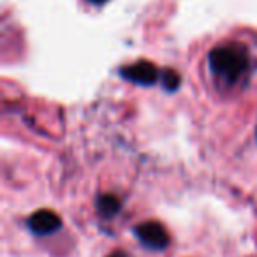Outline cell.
<instances>
[{
    "mask_svg": "<svg viewBox=\"0 0 257 257\" xmlns=\"http://www.w3.org/2000/svg\"><path fill=\"white\" fill-rule=\"evenodd\" d=\"M210 67L217 76L232 83L248 69V57L243 48H215L210 53Z\"/></svg>",
    "mask_w": 257,
    "mask_h": 257,
    "instance_id": "1",
    "label": "cell"
},
{
    "mask_svg": "<svg viewBox=\"0 0 257 257\" xmlns=\"http://www.w3.org/2000/svg\"><path fill=\"white\" fill-rule=\"evenodd\" d=\"M134 236L138 238V241L148 250H155L161 252L169 246V234L164 229V225L159 224L155 220H148L143 224H138L134 227Z\"/></svg>",
    "mask_w": 257,
    "mask_h": 257,
    "instance_id": "2",
    "label": "cell"
},
{
    "mask_svg": "<svg viewBox=\"0 0 257 257\" xmlns=\"http://www.w3.org/2000/svg\"><path fill=\"white\" fill-rule=\"evenodd\" d=\"M27 224L36 236H50L62 227V218L51 210H39L30 215Z\"/></svg>",
    "mask_w": 257,
    "mask_h": 257,
    "instance_id": "3",
    "label": "cell"
},
{
    "mask_svg": "<svg viewBox=\"0 0 257 257\" xmlns=\"http://www.w3.org/2000/svg\"><path fill=\"white\" fill-rule=\"evenodd\" d=\"M121 76L127 78L128 81L138 83V85L150 86L157 81L159 71L154 64H150V62H136V64L127 65V67L121 69Z\"/></svg>",
    "mask_w": 257,
    "mask_h": 257,
    "instance_id": "4",
    "label": "cell"
},
{
    "mask_svg": "<svg viewBox=\"0 0 257 257\" xmlns=\"http://www.w3.org/2000/svg\"><path fill=\"white\" fill-rule=\"evenodd\" d=\"M95 208H97V213H99L100 217L109 220V218L116 217V215L120 213L121 203L116 196H113V194H100L95 201Z\"/></svg>",
    "mask_w": 257,
    "mask_h": 257,
    "instance_id": "5",
    "label": "cell"
},
{
    "mask_svg": "<svg viewBox=\"0 0 257 257\" xmlns=\"http://www.w3.org/2000/svg\"><path fill=\"white\" fill-rule=\"evenodd\" d=\"M161 81H162V86H164L166 90H169V92H173V90H176L180 86V74L176 71H173V69H168V71L162 72L161 76Z\"/></svg>",
    "mask_w": 257,
    "mask_h": 257,
    "instance_id": "6",
    "label": "cell"
},
{
    "mask_svg": "<svg viewBox=\"0 0 257 257\" xmlns=\"http://www.w3.org/2000/svg\"><path fill=\"white\" fill-rule=\"evenodd\" d=\"M106 257H127V255H125V253L121 252V250H116V252L109 253V255H106Z\"/></svg>",
    "mask_w": 257,
    "mask_h": 257,
    "instance_id": "7",
    "label": "cell"
},
{
    "mask_svg": "<svg viewBox=\"0 0 257 257\" xmlns=\"http://www.w3.org/2000/svg\"><path fill=\"white\" fill-rule=\"evenodd\" d=\"M88 2H92V4H104L107 0H88Z\"/></svg>",
    "mask_w": 257,
    "mask_h": 257,
    "instance_id": "8",
    "label": "cell"
}]
</instances>
